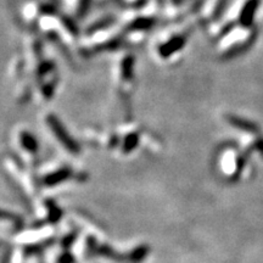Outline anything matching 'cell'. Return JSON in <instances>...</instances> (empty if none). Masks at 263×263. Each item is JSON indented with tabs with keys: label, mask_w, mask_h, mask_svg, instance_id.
<instances>
[{
	"label": "cell",
	"mask_w": 263,
	"mask_h": 263,
	"mask_svg": "<svg viewBox=\"0 0 263 263\" xmlns=\"http://www.w3.org/2000/svg\"><path fill=\"white\" fill-rule=\"evenodd\" d=\"M48 123L50 125L51 131L55 134V137L60 140V143L63 144L64 147L70 151V153L72 154L79 153V145L77 144L72 138H71V135L67 133L66 129H65V127L61 125V123L59 122L54 116L48 117Z\"/></svg>",
	"instance_id": "obj_1"
},
{
	"label": "cell",
	"mask_w": 263,
	"mask_h": 263,
	"mask_svg": "<svg viewBox=\"0 0 263 263\" xmlns=\"http://www.w3.org/2000/svg\"><path fill=\"white\" fill-rule=\"evenodd\" d=\"M71 176V169L70 168H61L59 171L51 173V174H48L44 178V184L46 187H54L59 183H63V182L66 181L67 178H70Z\"/></svg>",
	"instance_id": "obj_2"
},
{
	"label": "cell",
	"mask_w": 263,
	"mask_h": 263,
	"mask_svg": "<svg viewBox=\"0 0 263 263\" xmlns=\"http://www.w3.org/2000/svg\"><path fill=\"white\" fill-rule=\"evenodd\" d=\"M258 6V0H249L246 5L244 6V10L241 12L240 21L244 26H250L252 23L253 16H255L256 9Z\"/></svg>",
	"instance_id": "obj_3"
},
{
	"label": "cell",
	"mask_w": 263,
	"mask_h": 263,
	"mask_svg": "<svg viewBox=\"0 0 263 263\" xmlns=\"http://www.w3.org/2000/svg\"><path fill=\"white\" fill-rule=\"evenodd\" d=\"M21 143L28 153H36L37 149H38V143H37L36 138L30 133H22L21 134Z\"/></svg>",
	"instance_id": "obj_4"
},
{
	"label": "cell",
	"mask_w": 263,
	"mask_h": 263,
	"mask_svg": "<svg viewBox=\"0 0 263 263\" xmlns=\"http://www.w3.org/2000/svg\"><path fill=\"white\" fill-rule=\"evenodd\" d=\"M229 122H230L233 126L237 127V128L243 129V131H246V132H256V131H257L256 126L252 125V123L249 122V121L237 119V117H230V119H229Z\"/></svg>",
	"instance_id": "obj_5"
},
{
	"label": "cell",
	"mask_w": 263,
	"mask_h": 263,
	"mask_svg": "<svg viewBox=\"0 0 263 263\" xmlns=\"http://www.w3.org/2000/svg\"><path fill=\"white\" fill-rule=\"evenodd\" d=\"M148 252H149V247L141 245L138 246L137 249H134L129 255V258L132 259L133 262H140L141 259H144L148 256Z\"/></svg>",
	"instance_id": "obj_6"
},
{
	"label": "cell",
	"mask_w": 263,
	"mask_h": 263,
	"mask_svg": "<svg viewBox=\"0 0 263 263\" xmlns=\"http://www.w3.org/2000/svg\"><path fill=\"white\" fill-rule=\"evenodd\" d=\"M46 207H48L49 215H50L49 216L50 222H52V223H54V222H57L59 219L61 218V210L59 209V207L55 205L51 200L46 201Z\"/></svg>",
	"instance_id": "obj_7"
},
{
	"label": "cell",
	"mask_w": 263,
	"mask_h": 263,
	"mask_svg": "<svg viewBox=\"0 0 263 263\" xmlns=\"http://www.w3.org/2000/svg\"><path fill=\"white\" fill-rule=\"evenodd\" d=\"M97 251L99 255H103L105 257H109L112 259H122L120 255H117V252H114L110 246L106 245H101V246H97Z\"/></svg>",
	"instance_id": "obj_8"
},
{
	"label": "cell",
	"mask_w": 263,
	"mask_h": 263,
	"mask_svg": "<svg viewBox=\"0 0 263 263\" xmlns=\"http://www.w3.org/2000/svg\"><path fill=\"white\" fill-rule=\"evenodd\" d=\"M57 263H75V257L70 252H64L57 259Z\"/></svg>",
	"instance_id": "obj_9"
},
{
	"label": "cell",
	"mask_w": 263,
	"mask_h": 263,
	"mask_svg": "<svg viewBox=\"0 0 263 263\" xmlns=\"http://www.w3.org/2000/svg\"><path fill=\"white\" fill-rule=\"evenodd\" d=\"M75 239H76V235H75V234H70L69 237H66V238H65V239L63 240V246H64V247H69V246H71V245H72L73 241H75Z\"/></svg>",
	"instance_id": "obj_10"
}]
</instances>
